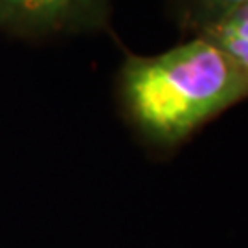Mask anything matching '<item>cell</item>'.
Segmentation results:
<instances>
[{
	"label": "cell",
	"mask_w": 248,
	"mask_h": 248,
	"mask_svg": "<svg viewBox=\"0 0 248 248\" xmlns=\"http://www.w3.org/2000/svg\"><path fill=\"white\" fill-rule=\"evenodd\" d=\"M193 35L217 46L248 81V4L221 13Z\"/></svg>",
	"instance_id": "3"
},
{
	"label": "cell",
	"mask_w": 248,
	"mask_h": 248,
	"mask_svg": "<svg viewBox=\"0 0 248 248\" xmlns=\"http://www.w3.org/2000/svg\"><path fill=\"white\" fill-rule=\"evenodd\" d=\"M248 98V81L201 35L156 55L127 53L116 74V101L151 155L177 151L206 122Z\"/></svg>",
	"instance_id": "1"
},
{
	"label": "cell",
	"mask_w": 248,
	"mask_h": 248,
	"mask_svg": "<svg viewBox=\"0 0 248 248\" xmlns=\"http://www.w3.org/2000/svg\"><path fill=\"white\" fill-rule=\"evenodd\" d=\"M241 4L248 0H168V9L177 26L193 35L212 18Z\"/></svg>",
	"instance_id": "4"
},
{
	"label": "cell",
	"mask_w": 248,
	"mask_h": 248,
	"mask_svg": "<svg viewBox=\"0 0 248 248\" xmlns=\"http://www.w3.org/2000/svg\"><path fill=\"white\" fill-rule=\"evenodd\" d=\"M114 0H0V33L22 41L90 35L108 28Z\"/></svg>",
	"instance_id": "2"
}]
</instances>
